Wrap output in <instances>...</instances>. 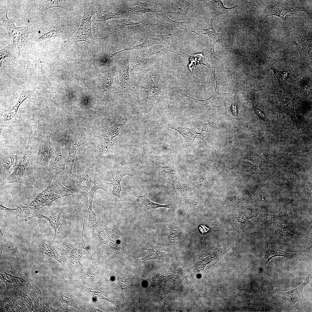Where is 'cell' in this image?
I'll return each mask as SVG.
<instances>
[{
	"label": "cell",
	"mask_w": 312,
	"mask_h": 312,
	"mask_svg": "<svg viewBox=\"0 0 312 312\" xmlns=\"http://www.w3.org/2000/svg\"><path fill=\"white\" fill-rule=\"evenodd\" d=\"M289 170L298 176H301L305 172L304 167L300 164L295 163H292L288 167Z\"/></svg>",
	"instance_id": "obj_51"
},
{
	"label": "cell",
	"mask_w": 312,
	"mask_h": 312,
	"mask_svg": "<svg viewBox=\"0 0 312 312\" xmlns=\"http://www.w3.org/2000/svg\"><path fill=\"white\" fill-rule=\"evenodd\" d=\"M287 216V214L278 215L260 213L258 215V219L265 228L270 231H275L286 222L285 218Z\"/></svg>",
	"instance_id": "obj_13"
},
{
	"label": "cell",
	"mask_w": 312,
	"mask_h": 312,
	"mask_svg": "<svg viewBox=\"0 0 312 312\" xmlns=\"http://www.w3.org/2000/svg\"><path fill=\"white\" fill-rule=\"evenodd\" d=\"M66 254L73 259L79 260L82 256V249L76 248L71 244L66 243L65 245Z\"/></svg>",
	"instance_id": "obj_41"
},
{
	"label": "cell",
	"mask_w": 312,
	"mask_h": 312,
	"mask_svg": "<svg viewBox=\"0 0 312 312\" xmlns=\"http://www.w3.org/2000/svg\"><path fill=\"white\" fill-rule=\"evenodd\" d=\"M138 5L135 7H126L124 9L125 11H129L133 14L140 15L142 16L145 13L147 12H153L158 14V12H160L158 10L152 8H150L148 6H145V4L139 2Z\"/></svg>",
	"instance_id": "obj_38"
},
{
	"label": "cell",
	"mask_w": 312,
	"mask_h": 312,
	"mask_svg": "<svg viewBox=\"0 0 312 312\" xmlns=\"http://www.w3.org/2000/svg\"><path fill=\"white\" fill-rule=\"evenodd\" d=\"M248 200L252 202H256L259 201L266 203L271 202L270 198L267 194L262 192L250 193L248 195Z\"/></svg>",
	"instance_id": "obj_43"
},
{
	"label": "cell",
	"mask_w": 312,
	"mask_h": 312,
	"mask_svg": "<svg viewBox=\"0 0 312 312\" xmlns=\"http://www.w3.org/2000/svg\"><path fill=\"white\" fill-rule=\"evenodd\" d=\"M207 4V6L210 8L211 10L214 11L215 14H218L227 12L237 6L235 5V6L231 8H226L224 6L222 1L221 0L208 1Z\"/></svg>",
	"instance_id": "obj_39"
},
{
	"label": "cell",
	"mask_w": 312,
	"mask_h": 312,
	"mask_svg": "<svg viewBox=\"0 0 312 312\" xmlns=\"http://www.w3.org/2000/svg\"><path fill=\"white\" fill-rule=\"evenodd\" d=\"M220 118H217L212 122L203 123V127L199 134V137L203 141L210 142L215 139L217 127Z\"/></svg>",
	"instance_id": "obj_24"
},
{
	"label": "cell",
	"mask_w": 312,
	"mask_h": 312,
	"mask_svg": "<svg viewBox=\"0 0 312 312\" xmlns=\"http://www.w3.org/2000/svg\"><path fill=\"white\" fill-rule=\"evenodd\" d=\"M246 157L249 159L256 163L263 162L264 161L263 159L261 157L253 152H250L248 154Z\"/></svg>",
	"instance_id": "obj_56"
},
{
	"label": "cell",
	"mask_w": 312,
	"mask_h": 312,
	"mask_svg": "<svg viewBox=\"0 0 312 312\" xmlns=\"http://www.w3.org/2000/svg\"><path fill=\"white\" fill-rule=\"evenodd\" d=\"M121 16V12L105 11L99 14L96 21L98 22L105 23L109 20L120 18Z\"/></svg>",
	"instance_id": "obj_42"
},
{
	"label": "cell",
	"mask_w": 312,
	"mask_h": 312,
	"mask_svg": "<svg viewBox=\"0 0 312 312\" xmlns=\"http://www.w3.org/2000/svg\"><path fill=\"white\" fill-rule=\"evenodd\" d=\"M254 112L259 118L267 124H270V121L267 118L263 111L258 107L253 106Z\"/></svg>",
	"instance_id": "obj_55"
},
{
	"label": "cell",
	"mask_w": 312,
	"mask_h": 312,
	"mask_svg": "<svg viewBox=\"0 0 312 312\" xmlns=\"http://www.w3.org/2000/svg\"><path fill=\"white\" fill-rule=\"evenodd\" d=\"M173 35L172 34L153 35L146 38L140 44L127 48L126 49H139L151 47L155 45L166 44L172 40Z\"/></svg>",
	"instance_id": "obj_18"
},
{
	"label": "cell",
	"mask_w": 312,
	"mask_h": 312,
	"mask_svg": "<svg viewBox=\"0 0 312 312\" xmlns=\"http://www.w3.org/2000/svg\"><path fill=\"white\" fill-rule=\"evenodd\" d=\"M66 25H53L45 27L40 30L35 37L38 42L49 39H61L63 38L64 31Z\"/></svg>",
	"instance_id": "obj_15"
},
{
	"label": "cell",
	"mask_w": 312,
	"mask_h": 312,
	"mask_svg": "<svg viewBox=\"0 0 312 312\" xmlns=\"http://www.w3.org/2000/svg\"><path fill=\"white\" fill-rule=\"evenodd\" d=\"M116 70V67H114L102 77L100 80L101 91L104 99H107L110 93Z\"/></svg>",
	"instance_id": "obj_27"
},
{
	"label": "cell",
	"mask_w": 312,
	"mask_h": 312,
	"mask_svg": "<svg viewBox=\"0 0 312 312\" xmlns=\"http://www.w3.org/2000/svg\"><path fill=\"white\" fill-rule=\"evenodd\" d=\"M8 11L1 18L0 25L6 29L8 36L12 41V44L17 47L19 54H26L28 53V40L29 34L33 32L28 26H22L17 27L7 16Z\"/></svg>",
	"instance_id": "obj_3"
},
{
	"label": "cell",
	"mask_w": 312,
	"mask_h": 312,
	"mask_svg": "<svg viewBox=\"0 0 312 312\" xmlns=\"http://www.w3.org/2000/svg\"><path fill=\"white\" fill-rule=\"evenodd\" d=\"M137 198L136 200L140 202L144 210L148 214H151L154 212L157 208L160 207L167 208L171 209L173 211L174 207L172 203L166 205H162L153 202L149 200L146 194L141 196H137L127 191Z\"/></svg>",
	"instance_id": "obj_20"
},
{
	"label": "cell",
	"mask_w": 312,
	"mask_h": 312,
	"mask_svg": "<svg viewBox=\"0 0 312 312\" xmlns=\"http://www.w3.org/2000/svg\"><path fill=\"white\" fill-rule=\"evenodd\" d=\"M93 169L91 165L86 169L85 171L79 175L74 174L73 179V182L81 189L83 198L84 203L88 207L89 205V192L92 181V176Z\"/></svg>",
	"instance_id": "obj_10"
},
{
	"label": "cell",
	"mask_w": 312,
	"mask_h": 312,
	"mask_svg": "<svg viewBox=\"0 0 312 312\" xmlns=\"http://www.w3.org/2000/svg\"><path fill=\"white\" fill-rule=\"evenodd\" d=\"M307 233L306 230L303 227L295 224L282 225L274 231L275 235L280 238L294 234L304 236Z\"/></svg>",
	"instance_id": "obj_19"
},
{
	"label": "cell",
	"mask_w": 312,
	"mask_h": 312,
	"mask_svg": "<svg viewBox=\"0 0 312 312\" xmlns=\"http://www.w3.org/2000/svg\"><path fill=\"white\" fill-rule=\"evenodd\" d=\"M193 178L195 183L200 186L203 185L206 181V178L199 174H194L193 176Z\"/></svg>",
	"instance_id": "obj_57"
},
{
	"label": "cell",
	"mask_w": 312,
	"mask_h": 312,
	"mask_svg": "<svg viewBox=\"0 0 312 312\" xmlns=\"http://www.w3.org/2000/svg\"><path fill=\"white\" fill-rule=\"evenodd\" d=\"M112 139L108 133L101 135L96 150L97 157L105 153L114 152V144Z\"/></svg>",
	"instance_id": "obj_28"
},
{
	"label": "cell",
	"mask_w": 312,
	"mask_h": 312,
	"mask_svg": "<svg viewBox=\"0 0 312 312\" xmlns=\"http://www.w3.org/2000/svg\"><path fill=\"white\" fill-rule=\"evenodd\" d=\"M35 88L32 91H23L21 94L16 104L9 110L6 111L1 119L0 131L10 124L17 122L20 118L17 114L18 109L20 105L27 98L29 97Z\"/></svg>",
	"instance_id": "obj_8"
},
{
	"label": "cell",
	"mask_w": 312,
	"mask_h": 312,
	"mask_svg": "<svg viewBox=\"0 0 312 312\" xmlns=\"http://www.w3.org/2000/svg\"><path fill=\"white\" fill-rule=\"evenodd\" d=\"M302 187L303 192L307 196L310 200L312 199L311 183L309 181H303L302 182Z\"/></svg>",
	"instance_id": "obj_53"
},
{
	"label": "cell",
	"mask_w": 312,
	"mask_h": 312,
	"mask_svg": "<svg viewBox=\"0 0 312 312\" xmlns=\"http://www.w3.org/2000/svg\"><path fill=\"white\" fill-rule=\"evenodd\" d=\"M98 12L94 8L88 7L84 10L82 21L77 31L70 40V43L84 41L94 44L95 42L92 34L91 18Z\"/></svg>",
	"instance_id": "obj_5"
},
{
	"label": "cell",
	"mask_w": 312,
	"mask_h": 312,
	"mask_svg": "<svg viewBox=\"0 0 312 312\" xmlns=\"http://www.w3.org/2000/svg\"><path fill=\"white\" fill-rule=\"evenodd\" d=\"M92 229L102 247L107 250H109L110 238L104 225L98 222L97 224Z\"/></svg>",
	"instance_id": "obj_30"
},
{
	"label": "cell",
	"mask_w": 312,
	"mask_h": 312,
	"mask_svg": "<svg viewBox=\"0 0 312 312\" xmlns=\"http://www.w3.org/2000/svg\"><path fill=\"white\" fill-rule=\"evenodd\" d=\"M85 222V217H84V219L83 227V229H82V237H81V245H82V248L85 249L88 252V253L90 255L92 259V255L90 254V253L89 252V251H88V249H87V247H86V246L85 245V241H84V239H83V232H84L83 231H84V226Z\"/></svg>",
	"instance_id": "obj_62"
},
{
	"label": "cell",
	"mask_w": 312,
	"mask_h": 312,
	"mask_svg": "<svg viewBox=\"0 0 312 312\" xmlns=\"http://www.w3.org/2000/svg\"><path fill=\"white\" fill-rule=\"evenodd\" d=\"M161 47L153 46L146 50L137 51L133 53L132 55V63L133 67H136L140 65L145 64L149 57L153 55L162 52Z\"/></svg>",
	"instance_id": "obj_17"
},
{
	"label": "cell",
	"mask_w": 312,
	"mask_h": 312,
	"mask_svg": "<svg viewBox=\"0 0 312 312\" xmlns=\"http://www.w3.org/2000/svg\"><path fill=\"white\" fill-rule=\"evenodd\" d=\"M189 205L192 211L200 214L202 211V208L200 200L196 198L189 200Z\"/></svg>",
	"instance_id": "obj_52"
},
{
	"label": "cell",
	"mask_w": 312,
	"mask_h": 312,
	"mask_svg": "<svg viewBox=\"0 0 312 312\" xmlns=\"http://www.w3.org/2000/svg\"><path fill=\"white\" fill-rule=\"evenodd\" d=\"M271 68L273 70L274 73L278 80L279 84H282L289 75L288 71L284 69H282V70H278L274 67Z\"/></svg>",
	"instance_id": "obj_50"
},
{
	"label": "cell",
	"mask_w": 312,
	"mask_h": 312,
	"mask_svg": "<svg viewBox=\"0 0 312 312\" xmlns=\"http://www.w3.org/2000/svg\"><path fill=\"white\" fill-rule=\"evenodd\" d=\"M259 177L263 180H267L271 179L272 175L269 172L265 171H260L258 173Z\"/></svg>",
	"instance_id": "obj_61"
},
{
	"label": "cell",
	"mask_w": 312,
	"mask_h": 312,
	"mask_svg": "<svg viewBox=\"0 0 312 312\" xmlns=\"http://www.w3.org/2000/svg\"><path fill=\"white\" fill-rule=\"evenodd\" d=\"M88 227L92 229L98 224L96 220V215L92 207V201H89V205L88 207Z\"/></svg>",
	"instance_id": "obj_47"
},
{
	"label": "cell",
	"mask_w": 312,
	"mask_h": 312,
	"mask_svg": "<svg viewBox=\"0 0 312 312\" xmlns=\"http://www.w3.org/2000/svg\"><path fill=\"white\" fill-rule=\"evenodd\" d=\"M126 118L124 117L120 118L114 125L107 130V132L110 135L112 139L120 133L123 125L127 121V118Z\"/></svg>",
	"instance_id": "obj_40"
},
{
	"label": "cell",
	"mask_w": 312,
	"mask_h": 312,
	"mask_svg": "<svg viewBox=\"0 0 312 312\" xmlns=\"http://www.w3.org/2000/svg\"><path fill=\"white\" fill-rule=\"evenodd\" d=\"M132 167H126L112 172L109 174L107 180L111 182L113 187L112 193L114 196L118 197L120 200L121 197L120 193L123 191L121 189V181L122 178L127 175H130L132 170Z\"/></svg>",
	"instance_id": "obj_16"
},
{
	"label": "cell",
	"mask_w": 312,
	"mask_h": 312,
	"mask_svg": "<svg viewBox=\"0 0 312 312\" xmlns=\"http://www.w3.org/2000/svg\"><path fill=\"white\" fill-rule=\"evenodd\" d=\"M82 289L88 293L92 298L96 300L105 299L112 302L111 301L109 300L103 292L97 288L92 289L84 286H82Z\"/></svg>",
	"instance_id": "obj_44"
},
{
	"label": "cell",
	"mask_w": 312,
	"mask_h": 312,
	"mask_svg": "<svg viewBox=\"0 0 312 312\" xmlns=\"http://www.w3.org/2000/svg\"><path fill=\"white\" fill-rule=\"evenodd\" d=\"M262 150L265 156L268 158L273 160H276L278 159V156L275 153L265 148H263Z\"/></svg>",
	"instance_id": "obj_58"
},
{
	"label": "cell",
	"mask_w": 312,
	"mask_h": 312,
	"mask_svg": "<svg viewBox=\"0 0 312 312\" xmlns=\"http://www.w3.org/2000/svg\"><path fill=\"white\" fill-rule=\"evenodd\" d=\"M49 182L47 188L28 205L29 208L35 213L45 206H49L56 199L73 195L72 189L65 187L58 180H51Z\"/></svg>",
	"instance_id": "obj_2"
},
{
	"label": "cell",
	"mask_w": 312,
	"mask_h": 312,
	"mask_svg": "<svg viewBox=\"0 0 312 312\" xmlns=\"http://www.w3.org/2000/svg\"><path fill=\"white\" fill-rule=\"evenodd\" d=\"M43 253L47 256L53 258L61 263V257L58 253L55 247L51 242L48 240H43L41 242Z\"/></svg>",
	"instance_id": "obj_35"
},
{
	"label": "cell",
	"mask_w": 312,
	"mask_h": 312,
	"mask_svg": "<svg viewBox=\"0 0 312 312\" xmlns=\"http://www.w3.org/2000/svg\"><path fill=\"white\" fill-rule=\"evenodd\" d=\"M19 162L16 156L9 154L1 156L0 183L1 184L16 168Z\"/></svg>",
	"instance_id": "obj_14"
},
{
	"label": "cell",
	"mask_w": 312,
	"mask_h": 312,
	"mask_svg": "<svg viewBox=\"0 0 312 312\" xmlns=\"http://www.w3.org/2000/svg\"><path fill=\"white\" fill-rule=\"evenodd\" d=\"M185 235L183 231L178 228L172 227L169 230L168 237V244L175 246L182 243L184 241Z\"/></svg>",
	"instance_id": "obj_34"
},
{
	"label": "cell",
	"mask_w": 312,
	"mask_h": 312,
	"mask_svg": "<svg viewBox=\"0 0 312 312\" xmlns=\"http://www.w3.org/2000/svg\"><path fill=\"white\" fill-rule=\"evenodd\" d=\"M129 59L127 58L122 60L119 64V86L123 90H126L130 85L129 73Z\"/></svg>",
	"instance_id": "obj_26"
},
{
	"label": "cell",
	"mask_w": 312,
	"mask_h": 312,
	"mask_svg": "<svg viewBox=\"0 0 312 312\" xmlns=\"http://www.w3.org/2000/svg\"><path fill=\"white\" fill-rule=\"evenodd\" d=\"M243 166L245 169L249 172H253L256 171L257 168V166L247 161H244L242 163Z\"/></svg>",
	"instance_id": "obj_60"
},
{
	"label": "cell",
	"mask_w": 312,
	"mask_h": 312,
	"mask_svg": "<svg viewBox=\"0 0 312 312\" xmlns=\"http://www.w3.org/2000/svg\"><path fill=\"white\" fill-rule=\"evenodd\" d=\"M279 108L281 110L290 116L293 122L298 128L299 122L296 116L294 102L289 99H286L282 102Z\"/></svg>",
	"instance_id": "obj_33"
},
{
	"label": "cell",
	"mask_w": 312,
	"mask_h": 312,
	"mask_svg": "<svg viewBox=\"0 0 312 312\" xmlns=\"http://www.w3.org/2000/svg\"><path fill=\"white\" fill-rule=\"evenodd\" d=\"M168 127L178 132L184 138L187 148L191 146L196 137L199 134L195 128L190 129L187 126L185 127H179L174 123L169 124Z\"/></svg>",
	"instance_id": "obj_25"
},
{
	"label": "cell",
	"mask_w": 312,
	"mask_h": 312,
	"mask_svg": "<svg viewBox=\"0 0 312 312\" xmlns=\"http://www.w3.org/2000/svg\"><path fill=\"white\" fill-rule=\"evenodd\" d=\"M176 187L179 191L184 194H187L192 191V188L189 185L181 182L177 183Z\"/></svg>",
	"instance_id": "obj_54"
},
{
	"label": "cell",
	"mask_w": 312,
	"mask_h": 312,
	"mask_svg": "<svg viewBox=\"0 0 312 312\" xmlns=\"http://www.w3.org/2000/svg\"><path fill=\"white\" fill-rule=\"evenodd\" d=\"M15 47L12 44H10L0 49V62L2 60L8 57H11Z\"/></svg>",
	"instance_id": "obj_49"
},
{
	"label": "cell",
	"mask_w": 312,
	"mask_h": 312,
	"mask_svg": "<svg viewBox=\"0 0 312 312\" xmlns=\"http://www.w3.org/2000/svg\"><path fill=\"white\" fill-rule=\"evenodd\" d=\"M82 140L80 137H77L69 148L67 153L65 168L64 171L59 174L58 177L63 184L69 187L71 182H73V167L74 163L76 154L77 150L81 144Z\"/></svg>",
	"instance_id": "obj_7"
},
{
	"label": "cell",
	"mask_w": 312,
	"mask_h": 312,
	"mask_svg": "<svg viewBox=\"0 0 312 312\" xmlns=\"http://www.w3.org/2000/svg\"><path fill=\"white\" fill-rule=\"evenodd\" d=\"M239 200V198L236 196L228 197L224 200L223 205L226 207L231 206L236 203Z\"/></svg>",
	"instance_id": "obj_59"
},
{
	"label": "cell",
	"mask_w": 312,
	"mask_h": 312,
	"mask_svg": "<svg viewBox=\"0 0 312 312\" xmlns=\"http://www.w3.org/2000/svg\"><path fill=\"white\" fill-rule=\"evenodd\" d=\"M154 161L157 167L161 172L166 174L177 176L175 170L169 165L157 160Z\"/></svg>",
	"instance_id": "obj_45"
},
{
	"label": "cell",
	"mask_w": 312,
	"mask_h": 312,
	"mask_svg": "<svg viewBox=\"0 0 312 312\" xmlns=\"http://www.w3.org/2000/svg\"><path fill=\"white\" fill-rule=\"evenodd\" d=\"M147 250L148 251V253L145 257L133 259L134 262L136 263H140L147 260L152 259L161 260L168 262H170L168 256L165 252H161L155 248H149Z\"/></svg>",
	"instance_id": "obj_32"
},
{
	"label": "cell",
	"mask_w": 312,
	"mask_h": 312,
	"mask_svg": "<svg viewBox=\"0 0 312 312\" xmlns=\"http://www.w3.org/2000/svg\"><path fill=\"white\" fill-rule=\"evenodd\" d=\"M67 154L60 149L53 152L47 168L43 170V178L49 182L64 170Z\"/></svg>",
	"instance_id": "obj_6"
},
{
	"label": "cell",
	"mask_w": 312,
	"mask_h": 312,
	"mask_svg": "<svg viewBox=\"0 0 312 312\" xmlns=\"http://www.w3.org/2000/svg\"><path fill=\"white\" fill-rule=\"evenodd\" d=\"M152 25L146 21H140L134 22L129 19H121L118 21L117 24L116 25H112L116 27H120L129 29H136L141 27L150 26Z\"/></svg>",
	"instance_id": "obj_37"
},
{
	"label": "cell",
	"mask_w": 312,
	"mask_h": 312,
	"mask_svg": "<svg viewBox=\"0 0 312 312\" xmlns=\"http://www.w3.org/2000/svg\"><path fill=\"white\" fill-rule=\"evenodd\" d=\"M40 134V128L38 127L36 131L31 135L26 148L16 168L1 185L19 183L34 190L38 189V186L34 176L33 166L35 147Z\"/></svg>",
	"instance_id": "obj_1"
},
{
	"label": "cell",
	"mask_w": 312,
	"mask_h": 312,
	"mask_svg": "<svg viewBox=\"0 0 312 312\" xmlns=\"http://www.w3.org/2000/svg\"><path fill=\"white\" fill-rule=\"evenodd\" d=\"M211 22V24L207 29H204L205 33H198L195 31H191L197 34H204L208 35L209 38L212 39L213 43L210 50L208 53L205 54V55L208 56H212L216 60L218 59L217 56L214 51V48L216 44L217 43H220L222 40L224 34L222 32L218 33L215 31L213 26L212 19H209Z\"/></svg>",
	"instance_id": "obj_22"
},
{
	"label": "cell",
	"mask_w": 312,
	"mask_h": 312,
	"mask_svg": "<svg viewBox=\"0 0 312 312\" xmlns=\"http://www.w3.org/2000/svg\"><path fill=\"white\" fill-rule=\"evenodd\" d=\"M159 82V75L152 74L146 79L142 86V104L147 111L152 109L157 96L160 92L161 87Z\"/></svg>",
	"instance_id": "obj_4"
},
{
	"label": "cell",
	"mask_w": 312,
	"mask_h": 312,
	"mask_svg": "<svg viewBox=\"0 0 312 312\" xmlns=\"http://www.w3.org/2000/svg\"><path fill=\"white\" fill-rule=\"evenodd\" d=\"M158 14L159 16V20L152 26L163 31L166 34H172L174 30L185 29V25L192 21L190 20L184 22L175 21L168 18L164 14Z\"/></svg>",
	"instance_id": "obj_11"
},
{
	"label": "cell",
	"mask_w": 312,
	"mask_h": 312,
	"mask_svg": "<svg viewBox=\"0 0 312 312\" xmlns=\"http://www.w3.org/2000/svg\"><path fill=\"white\" fill-rule=\"evenodd\" d=\"M53 130V129H52L51 131L43 135L40 147L38 152L37 162L39 166L43 169V170L47 167L53 152L51 142V137Z\"/></svg>",
	"instance_id": "obj_9"
},
{
	"label": "cell",
	"mask_w": 312,
	"mask_h": 312,
	"mask_svg": "<svg viewBox=\"0 0 312 312\" xmlns=\"http://www.w3.org/2000/svg\"><path fill=\"white\" fill-rule=\"evenodd\" d=\"M216 86L215 91L211 95V96L209 99L206 100H198L197 99H196L195 98L192 97H191L185 94V95L190 98L194 100L198 104H201L203 105H206L212 103H213V102L216 99V96H217L218 94L219 86L218 85L219 84H218L217 83V81H216Z\"/></svg>",
	"instance_id": "obj_48"
},
{
	"label": "cell",
	"mask_w": 312,
	"mask_h": 312,
	"mask_svg": "<svg viewBox=\"0 0 312 312\" xmlns=\"http://www.w3.org/2000/svg\"><path fill=\"white\" fill-rule=\"evenodd\" d=\"M232 216L236 229L239 231H243L246 229L253 227L252 224L248 219L242 214H233Z\"/></svg>",
	"instance_id": "obj_36"
},
{
	"label": "cell",
	"mask_w": 312,
	"mask_h": 312,
	"mask_svg": "<svg viewBox=\"0 0 312 312\" xmlns=\"http://www.w3.org/2000/svg\"><path fill=\"white\" fill-rule=\"evenodd\" d=\"M39 3V10L43 12L51 8L60 7L66 10H70L73 6L75 1L71 0H37Z\"/></svg>",
	"instance_id": "obj_21"
},
{
	"label": "cell",
	"mask_w": 312,
	"mask_h": 312,
	"mask_svg": "<svg viewBox=\"0 0 312 312\" xmlns=\"http://www.w3.org/2000/svg\"><path fill=\"white\" fill-rule=\"evenodd\" d=\"M62 212V211L55 216H44L36 212L34 213L31 216L21 220L20 221H26L35 217L44 218L49 222L52 229L54 231V236L53 239V240H54L58 231L61 228L63 224L61 223L60 221V215Z\"/></svg>",
	"instance_id": "obj_29"
},
{
	"label": "cell",
	"mask_w": 312,
	"mask_h": 312,
	"mask_svg": "<svg viewBox=\"0 0 312 312\" xmlns=\"http://www.w3.org/2000/svg\"><path fill=\"white\" fill-rule=\"evenodd\" d=\"M308 277H306L303 283L295 289L287 292H278L277 295L289 300L292 304L300 301L303 298V290L304 286L310 282Z\"/></svg>",
	"instance_id": "obj_23"
},
{
	"label": "cell",
	"mask_w": 312,
	"mask_h": 312,
	"mask_svg": "<svg viewBox=\"0 0 312 312\" xmlns=\"http://www.w3.org/2000/svg\"><path fill=\"white\" fill-rule=\"evenodd\" d=\"M298 253H290L284 251L277 246L273 237L268 236L266 239V250L265 255L261 262V265L265 266L272 258L277 256H283L291 259L298 256Z\"/></svg>",
	"instance_id": "obj_12"
},
{
	"label": "cell",
	"mask_w": 312,
	"mask_h": 312,
	"mask_svg": "<svg viewBox=\"0 0 312 312\" xmlns=\"http://www.w3.org/2000/svg\"><path fill=\"white\" fill-rule=\"evenodd\" d=\"M241 213L248 219L257 217L259 213L253 205L243 206L239 209Z\"/></svg>",
	"instance_id": "obj_46"
},
{
	"label": "cell",
	"mask_w": 312,
	"mask_h": 312,
	"mask_svg": "<svg viewBox=\"0 0 312 312\" xmlns=\"http://www.w3.org/2000/svg\"><path fill=\"white\" fill-rule=\"evenodd\" d=\"M112 183L107 182L101 177L96 178L92 180L89 189V200H93L96 191L99 189H102L106 192L111 189Z\"/></svg>",
	"instance_id": "obj_31"
}]
</instances>
